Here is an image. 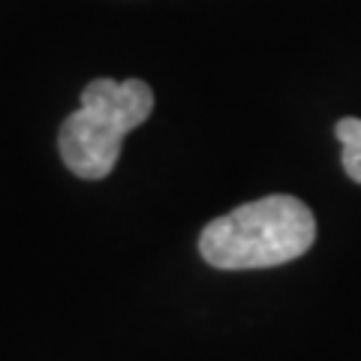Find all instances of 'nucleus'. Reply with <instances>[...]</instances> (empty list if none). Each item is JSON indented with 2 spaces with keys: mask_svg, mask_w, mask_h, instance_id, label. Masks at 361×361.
Listing matches in <instances>:
<instances>
[{
  "mask_svg": "<svg viewBox=\"0 0 361 361\" xmlns=\"http://www.w3.org/2000/svg\"><path fill=\"white\" fill-rule=\"evenodd\" d=\"M316 241L313 211L295 196H265L211 220L199 235V253L220 271L286 265Z\"/></svg>",
  "mask_w": 361,
  "mask_h": 361,
  "instance_id": "f257e3e1",
  "label": "nucleus"
},
{
  "mask_svg": "<svg viewBox=\"0 0 361 361\" xmlns=\"http://www.w3.org/2000/svg\"><path fill=\"white\" fill-rule=\"evenodd\" d=\"M334 133H337V139H341V163L346 169V175L361 184V121L341 118Z\"/></svg>",
  "mask_w": 361,
  "mask_h": 361,
  "instance_id": "7ed1b4c3",
  "label": "nucleus"
},
{
  "mask_svg": "<svg viewBox=\"0 0 361 361\" xmlns=\"http://www.w3.org/2000/svg\"><path fill=\"white\" fill-rule=\"evenodd\" d=\"M154 111V90L142 78H94L82 90V106L63 121L58 148L75 178L99 180L118 166L127 133Z\"/></svg>",
  "mask_w": 361,
  "mask_h": 361,
  "instance_id": "f03ea898",
  "label": "nucleus"
}]
</instances>
